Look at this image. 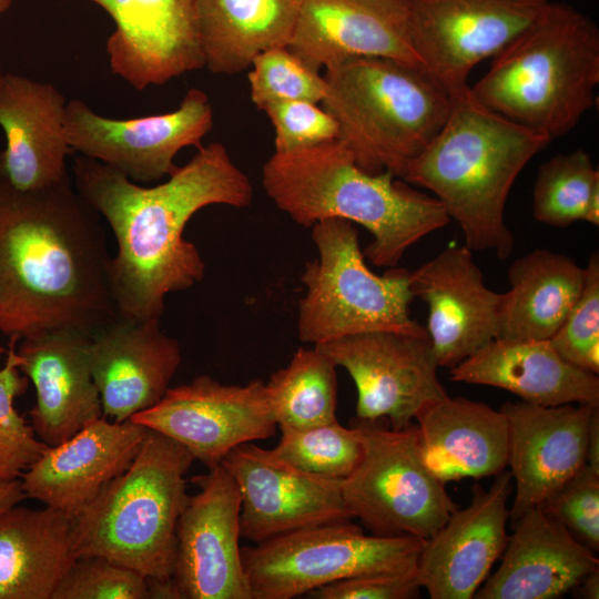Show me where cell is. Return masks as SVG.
<instances>
[{"label":"cell","mask_w":599,"mask_h":599,"mask_svg":"<svg viewBox=\"0 0 599 599\" xmlns=\"http://www.w3.org/2000/svg\"><path fill=\"white\" fill-rule=\"evenodd\" d=\"M429 469L444 483L496 476L508 466L509 427L501 410L448 395L416 414Z\"/></svg>","instance_id":"cell-28"},{"label":"cell","mask_w":599,"mask_h":599,"mask_svg":"<svg viewBox=\"0 0 599 599\" xmlns=\"http://www.w3.org/2000/svg\"><path fill=\"white\" fill-rule=\"evenodd\" d=\"M409 286L427 305L425 328L439 367L453 368L497 338L501 293L486 286L466 245L446 247L409 272Z\"/></svg>","instance_id":"cell-19"},{"label":"cell","mask_w":599,"mask_h":599,"mask_svg":"<svg viewBox=\"0 0 599 599\" xmlns=\"http://www.w3.org/2000/svg\"><path fill=\"white\" fill-rule=\"evenodd\" d=\"M536 221L566 227L577 221L599 224V172L583 150L559 153L538 169L532 191Z\"/></svg>","instance_id":"cell-33"},{"label":"cell","mask_w":599,"mask_h":599,"mask_svg":"<svg viewBox=\"0 0 599 599\" xmlns=\"http://www.w3.org/2000/svg\"><path fill=\"white\" fill-rule=\"evenodd\" d=\"M17 342L10 338L0 368V477L8 479L20 478L47 447L14 407L16 397L28 386V377L18 367Z\"/></svg>","instance_id":"cell-36"},{"label":"cell","mask_w":599,"mask_h":599,"mask_svg":"<svg viewBox=\"0 0 599 599\" xmlns=\"http://www.w3.org/2000/svg\"><path fill=\"white\" fill-rule=\"evenodd\" d=\"M312 238L318 258L305 264L301 277L306 288L297 315L302 342L316 345L372 331L427 333L410 317L409 271H370L354 223L325 219L312 226Z\"/></svg>","instance_id":"cell-8"},{"label":"cell","mask_w":599,"mask_h":599,"mask_svg":"<svg viewBox=\"0 0 599 599\" xmlns=\"http://www.w3.org/2000/svg\"><path fill=\"white\" fill-rule=\"evenodd\" d=\"M578 597L587 599L599 598V568L588 573L582 581L572 590Z\"/></svg>","instance_id":"cell-44"},{"label":"cell","mask_w":599,"mask_h":599,"mask_svg":"<svg viewBox=\"0 0 599 599\" xmlns=\"http://www.w3.org/2000/svg\"><path fill=\"white\" fill-rule=\"evenodd\" d=\"M344 427L337 419L303 429L280 428L282 436L272 454L305 473L345 479L363 455V434L352 423Z\"/></svg>","instance_id":"cell-34"},{"label":"cell","mask_w":599,"mask_h":599,"mask_svg":"<svg viewBox=\"0 0 599 599\" xmlns=\"http://www.w3.org/2000/svg\"><path fill=\"white\" fill-rule=\"evenodd\" d=\"M24 498L22 483L19 478L8 479L0 477V515Z\"/></svg>","instance_id":"cell-42"},{"label":"cell","mask_w":599,"mask_h":599,"mask_svg":"<svg viewBox=\"0 0 599 599\" xmlns=\"http://www.w3.org/2000/svg\"><path fill=\"white\" fill-rule=\"evenodd\" d=\"M304 0H196L204 68L233 75L260 53L287 47Z\"/></svg>","instance_id":"cell-31"},{"label":"cell","mask_w":599,"mask_h":599,"mask_svg":"<svg viewBox=\"0 0 599 599\" xmlns=\"http://www.w3.org/2000/svg\"><path fill=\"white\" fill-rule=\"evenodd\" d=\"M598 407L505 403L508 466L515 481L510 521L538 507L586 465L589 423Z\"/></svg>","instance_id":"cell-20"},{"label":"cell","mask_w":599,"mask_h":599,"mask_svg":"<svg viewBox=\"0 0 599 599\" xmlns=\"http://www.w3.org/2000/svg\"><path fill=\"white\" fill-rule=\"evenodd\" d=\"M85 1L114 21L105 44L110 69L133 89L164 85L204 68L196 0Z\"/></svg>","instance_id":"cell-17"},{"label":"cell","mask_w":599,"mask_h":599,"mask_svg":"<svg viewBox=\"0 0 599 599\" xmlns=\"http://www.w3.org/2000/svg\"><path fill=\"white\" fill-rule=\"evenodd\" d=\"M91 336L50 329L21 338L18 367L35 388L29 412L35 436L55 446L103 416L90 359Z\"/></svg>","instance_id":"cell-23"},{"label":"cell","mask_w":599,"mask_h":599,"mask_svg":"<svg viewBox=\"0 0 599 599\" xmlns=\"http://www.w3.org/2000/svg\"><path fill=\"white\" fill-rule=\"evenodd\" d=\"M194 460L182 444L149 429L131 465L71 518L75 558L102 556L149 579H171Z\"/></svg>","instance_id":"cell-7"},{"label":"cell","mask_w":599,"mask_h":599,"mask_svg":"<svg viewBox=\"0 0 599 599\" xmlns=\"http://www.w3.org/2000/svg\"><path fill=\"white\" fill-rule=\"evenodd\" d=\"M221 464L238 487L241 537L250 541L353 518L341 479L300 470L253 441L233 448Z\"/></svg>","instance_id":"cell-16"},{"label":"cell","mask_w":599,"mask_h":599,"mask_svg":"<svg viewBox=\"0 0 599 599\" xmlns=\"http://www.w3.org/2000/svg\"><path fill=\"white\" fill-rule=\"evenodd\" d=\"M511 528L498 569L474 598H559L599 568L595 552L539 507L524 512Z\"/></svg>","instance_id":"cell-26"},{"label":"cell","mask_w":599,"mask_h":599,"mask_svg":"<svg viewBox=\"0 0 599 599\" xmlns=\"http://www.w3.org/2000/svg\"><path fill=\"white\" fill-rule=\"evenodd\" d=\"M586 465L599 470V409L597 408L590 419Z\"/></svg>","instance_id":"cell-43"},{"label":"cell","mask_w":599,"mask_h":599,"mask_svg":"<svg viewBox=\"0 0 599 599\" xmlns=\"http://www.w3.org/2000/svg\"><path fill=\"white\" fill-rule=\"evenodd\" d=\"M67 100L52 83L4 73L0 87V182L21 191L68 179L67 158L74 151L64 130Z\"/></svg>","instance_id":"cell-24"},{"label":"cell","mask_w":599,"mask_h":599,"mask_svg":"<svg viewBox=\"0 0 599 599\" xmlns=\"http://www.w3.org/2000/svg\"><path fill=\"white\" fill-rule=\"evenodd\" d=\"M100 214L71 177L21 191L0 182V332L94 335L119 317Z\"/></svg>","instance_id":"cell-2"},{"label":"cell","mask_w":599,"mask_h":599,"mask_svg":"<svg viewBox=\"0 0 599 599\" xmlns=\"http://www.w3.org/2000/svg\"><path fill=\"white\" fill-rule=\"evenodd\" d=\"M579 542L599 550V470L585 465L538 506Z\"/></svg>","instance_id":"cell-39"},{"label":"cell","mask_w":599,"mask_h":599,"mask_svg":"<svg viewBox=\"0 0 599 599\" xmlns=\"http://www.w3.org/2000/svg\"><path fill=\"white\" fill-rule=\"evenodd\" d=\"M78 193L111 227L116 253L110 282L119 316L161 318L169 293L203 280L205 263L184 238L191 217L205 206L246 207L253 200L248 176L227 149L212 142L163 183L143 186L84 155L72 164Z\"/></svg>","instance_id":"cell-1"},{"label":"cell","mask_w":599,"mask_h":599,"mask_svg":"<svg viewBox=\"0 0 599 599\" xmlns=\"http://www.w3.org/2000/svg\"><path fill=\"white\" fill-rule=\"evenodd\" d=\"M314 347L351 375L358 419L384 417L393 428H403L425 404L448 395L427 333L372 331Z\"/></svg>","instance_id":"cell-13"},{"label":"cell","mask_w":599,"mask_h":599,"mask_svg":"<svg viewBox=\"0 0 599 599\" xmlns=\"http://www.w3.org/2000/svg\"><path fill=\"white\" fill-rule=\"evenodd\" d=\"M325 70L323 109L355 162L402 179L446 122L454 98L423 67L390 58L352 57Z\"/></svg>","instance_id":"cell-6"},{"label":"cell","mask_w":599,"mask_h":599,"mask_svg":"<svg viewBox=\"0 0 599 599\" xmlns=\"http://www.w3.org/2000/svg\"><path fill=\"white\" fill-rule=\"evenodd\" d=\"M193 480L176 526L172 579L180 599H252L238 540L241 494L230 471L219 464Z\"/></svg>","instance_id":"cell-15"},{"label":"cell","mask_w":599,"mask_h":599,"mask_svg":"<svg viewBox=\"0 0 599 599\" xmlns=\"http://www.w3.org/2000/svg\"><path fill=\"white\" fill-rule=\"evenodd\" d=\"M90 359L103 416L121 423L162 399L182 353L161 318L119 316L91 336Z\"/></svg>","instance_id":"cell-21"},{"label":"cell","mask_w":599,"mask_h":599,"mask_svg":"<svg viewBox=\"0 0 599 599\" xmlns=\"http://www.w3.org/2000/svg\"><path fill=\"white\" fill-rule=\"evenodd\" d=\"M3 75H4V72H3V69H2L1 60H0V87H1V83H2Z\"/></svg>","instance_id":"cell-46"},{"label":"cell","mask_w":599,"mask_h":599,"mask_svg":"<svg viewBox=\"0 0 599 599\" xmlns=\"http://www.w3.org/2000/svg\"><path fill=\"white\" fill-rule=\"evenodd\" d=\"M12 1L13 0H0V16L10 9Z\"/></svg>","instance_id":"cell-45"},{"label":"cell","mask_w":599,"mask_h":599,"mask_svg":"<svg viewBox=\"0 0 599 599\" xmlns=\"http://www.w3.org/2000/svg\"><path fill=\"white\" fill-rule=\"evenodd\" d=\"M213 126L207 94L191 88L177 109L162 114L113 119L98 114L84 101L67 102L64 130L74 152L94 159L138 184L169 177L184 148L203 146Z\"/></svg>","instance_id":"cell-11"},{"label":"cell","mask_w":599,"mask_h":599,"mask_svg":"<svg viewBox=\"0 0 599 599\" xmlns=\"http://www.w3.org/2000/svg\"><path fill=\"white\" fill-rule=\"evenodd\" d=\"M52 599H149L148 578L102 556L74 559Z\"/></svg>","instance_id":"cell-38"},{"label":"cell","mask_w":599,"mask_h":599,"mask_svg":"<svg viewBox=\"0 0 599 599\" xmlns=\"http://www.w3.org/2000/svg\"><path fill=\"white\" fill-rule=\"evenodd\" d=\"M598 83L597 23L569 3L549 1L493 57L470 92L487 109L552 141L593 106Z\"/></svg>","instance_id":"cell-5"},{"label":"cell","mask_w":599,"mask_h":599,"mask_svg":"<svg viewBox=\"0 0 599 599\" xmlns=\"http://www.w3.org/2000/svg\"><path fill=\"white\" fill-rule=\"evenodd\" d=\"M454 382L502 388L521 402L599 407V378L565 361L549 339L495 338L450 368Z\"/></svg>","instance_id":"cell-27"},{"label":"cell","mask_w":599,"mask_h":599,"mask_svg":"<svg viewBox=\"0 0 599 599\" xmlns=\"http://www.w3.org/2000/svg\"><path fill=\"white\" fill-rule=\"evenodd\" d=\"M247 74L250 98L258 110L288 101L319 103L325 80L287 47L268 49L254 58Z\"/></svg>","instance_id":"cell-35"},{"label":"cell","mask_w":599,"mask_h":599,"mask_svg":"<svg viewBox=\"0 0 599 599\" xmlns=\"http://www.w3.org/2000/svg\"><path fill=\"white\" fill-rule=\"evenodd\" d=\"M148 430L131 419L93 420L64 441L47 446L21 474L26 497L73 518L131 465Z\"/></svg>","instance_id":"cell-22"},{"label":"cell","mask_w":599,"mask_h":599,"mask_svg":"<svg viewBox=\"0 0 599 599\" xmlns=\"http://www.w3.org/2000/svg\"><path fill=\"white\" fill-rule=\"evenodd\" d=\"M287 48L318 72L352 57L420 65L404 0H304Z\"/></svg>","instance_id":"cell-25"},{"label":"cell","mask_w":599,"mask_h":599,"mask_svg":"<svg viewBox=\"0 0 599 599\" xmlns=\"http://www.w3.org/2000/svg\"><path fill=\"white\" fill-rule=\"evenodd\" d=\"M274 128L275 152L309 148L339 139L336 120L317 103L288 101L263 110Z\"/></svg>","instance_id":"cell-40"},{"label":"cell","mask_w":599,"mask_h":599,"mask_svg":"<svg viewBox=\"0 0 599 599\" xmlns=\"http://www.w3.org/2000/svg\"><path fill=\"white\" fill-rule=\"evenodd\" d=\"M508 281L497 338L550 339L582 292L585 268L566 254L536 248L512 262Z\"/></svg>","instance_id":"cell-30"},{"label":"cell","mask_w":599,"mask_h":599,"mask_svg":"<svg viewBox=\"0 0 599 599\" xmlns=\"http://www.w3.org/2000/svg\"><path fill=\"white\" fill-rule=\"evenodd\" d=\"M416 567L342 579L312 590L315 599H409L418 597Z\"/></svg>","instance_id":"cell-41"},{"label":"cell","mask_w":599,"mask_h":599,"mask_svg":"<svg viewBox=\"0 0 599 599\" xmlns=\"http://www.w3.org/2000/svg\"><path fill=\"white\" fill-rule=\"evenodd\" d=\"M512 477L504 469L488 490L476 484L467 507L456 508L427 540L416 564L420 588L432 599H470L507 544V501Z\"/></svg>","instance_id":"cell-18"},{"label":"cell","mask_w":599,"mask_h":599,"mask_svg":"<svg viewBox=\"0 0 599 599\" xmlns=\"http://www.w3.org/2000/svg\"><path fill=\"white\" fill-rule=\"evenodd\" d=\"M568 363L599 373V256L593 253L585 267L582 292L561 327L549 339Z\"/></svg>","instance_id":"cell-37"},{"label":"cell","mask_w":599,"mask_h":599,"mask_svg":"<svg viewBox=\"0 0 599 599\" xmlns=\"http://www.w3.org/2000/svg\"><path fill=\"white\" fill-rule=\"evenodd\" d=\"M420 65L453 98L475 65L522 32L549 0H404Z\"/></svg>","instance_id":"cell-12"},{"label":"cell","mask_w":599,"mask_h":599,"mask_svg":"<svg viewBox=\"0 0 599 599\" xmlns=\"http://www.w3.org/2000/svg\"><path fill=\"white\" fill-rule=\"evenodd\" d=\"M363 455L342 479L344 501L373 535L432 537L457 508L445 484L427 466L413 423L393 428L386 418H354Z\"/></svg>","instance_id":"cell-9"},{"label":"cell","mask_w":599,"mask_h":599,"mask_svg":"<svg viewBox=\"0 0 599 599\" xmlns=\"http://www.w3.org/2000/svg\"><path fill=\"white\" fill-rule=\"evenodd\" d=\"M424 542L366 535L345 520L283 534L241 555L252 599H293L342 579L415 568Z\"/></svg>","instance_id":"cell-10"},{"label":"cell","mask_w":599,"mask_h":599,"mask_svg":"<svg viewBox=\"0 0 599 599\" xmlns=\"http://www.w3.org/2000/svg\"><path fill=\"white\" fill-rule=\"evenodd\" d=\"M130 419L182 444L207 468L236 446L270 438L277 429L264 382L224 385L209 375L169 388Z\"/></svg>","instance_id":"cell-14"},{"label":"cell","mask_w":599,"mask_h":599,"mask_svg":"<svg viewBox=\"0 0 599 599\" xmlns=\"http://www.w3.org/2000/svg\"><path fill=\"white\" fill-rule=\"evenodd\" d=\"M277 428L303 429L336 420V365L316 347H301L265 383Z\"/></svg>","instance_id":"cell-32"},{"label":"cell","mask_w":599,"mask_h":599,"mask_svg":"<svg viewBox=\"0 0 599 599\" xmlns=\"http://www.w3.org/2000/svg\"><path fill=\"white\" fill-rule=\"evenodd\" d=\"M551 142L487 109L470 87L429 144L412 160L405 182L430 191L457 222L471 251L507 258L514 234L505 221L510 189L526 164Z\"/></svg>","instance_id":"cell-4"},{"label":"cell","mask_w":599,"mask_h":599,"mask_svg":"<svg viewBox=\"0 0 599 599\" xmlns=\"http://www.w3.org/2000/svg\"><path fill=\"white\" fill-rule=\"evenodd\" d=\"M388 171L369 173L339 140L274 152L262 170L272 202L297 224L312 227L343 219L373 236L364 256L376 266L395 267L406 251L450 219L443 204Z\"/></svg>","instance_id":"cell-3"},{"label":"cell","mask_w":599,"mask_h":599,"mask_svg":"<svg viewBox=\"0 0 599 599\" xmlns=\"http://www.w3.org/2000/svg\"><path fill=\"white\" fill-rule=\"evenodd\" d=\"M74 559L67 514L16 505L0 515V599H52Z\"/></svg>","instance_id":"cell-29"}]
</instances>
